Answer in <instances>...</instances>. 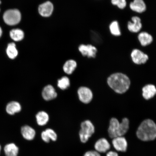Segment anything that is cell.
Segmentation results:
<instances>
[{
	"instance_id": "obj_16",
	"label": "cell",
	"mask_w": 156,
	"mask_h": 156,
	"mask_svg": "<svg viewBox=\"0 0 156 156\" xmlns=\"http://www.w3.org/2000/svg\"><path fill=\"white\" fill-rule=\"evenodd\" d=\"M138 39L140 44L144 47L149 45L153 41V36L146 32L140 33L138 35Z\"/></svg>"
},
{
	"instance_id": "obj_34",
	"label": "cell",
	"mask_w": 156,
	"mask_h": 156,
	"mask_svg": "<svg viewBox=\"0 0 156 156\" xmlns=\"http://www.w3.org/2000/svg\"><path fill=\"white\" fill-rule=\"evenodd\" d=\"M1 1H0V4H1Z\"/></svg>"
},
{
	"instance_id": "obj_2",
	"label": "cell",
	"mask_w": 156,
	"mask_h": 156,
	"mask_svg": "<svg viewBox=\"0 0 156 156\" xmlns=\"http://www.w3.org/2000/svg\"><path fill=\"white\" fill-rule=\"evenodd\" d=\"M139 139L144 141H152L156 138V124L153 121L148 119L140 124L136 132Z\"/></svg>"
},
{
	"instance_id": "obj_13",
	"label": "cell",
	"mask_w": 156,
	"mask_h": 156,
	"mask_svg": "<svg viewBox=\"0 0 156 156\" xmlns=\"http://www.w3.org/2000/svg\"><path fill=\"white\" fill-rule=\"evenodd\" d=\"M111 145L108 141L105 138H100L95 142L94 148L99 153H106L110 150Z\"/></svg>"
},
{
	"instance_id": "obj_9",
	"label": "cell",
	"mask_w": 156,
	"mask_h": 156,
	"mask_svg": "<svg viewBox=\"0 0 156 156\" xmlns=\"http://www.w3.org/2000/svg\"><path fill=\"white\" fill-rule=\"evenodd\" d=\"M131 57L133 63L138 65L145 64L149 58L147 54L136 48L132 51Z\"/></svg>"
},
{
	"instance_id": "obj_20",
	"label": "cell",
	"mask_w": 156,
	"mask_h": 156,
	"mask_svg": "<svg viewBox=\"0 0 156 156\" xmlns=\"http://www.w3.org/2000/svg\"><path fill=\"white\" fill-rule=\"evenodd\" d=\"M21 110L20 104L16 101H12L9 103L6 108L7 113L10 115H13L15 113H18L20 112Z\"/></svg>"
},
{
	"instance_id": "obj_7",
	"label": "cell",
	"mask_w": 156,
	"mask_h": 156,
	"mask_svg": "<svg viewBox=\"0 0 156 156\" xmlns=\"http://www.w3.org/2000/svg\"><path fill=\"white\" fill-rule=\"evenodd\" d=\"M78 49L82 55L88 58H95L98 51L97 48L91 44H81Z\"/></svg>"
},
{
	"instance_id": "obj_3",
	"label": "cell",
	"mask_w": 156,
	"mask_h": 156,
	"mask_svg": "<svg viewBox=\"0 0 156 156\" xmlns=\"http://www.w3.org/2000/svg\"><path fill=\"white\" fill-rule=\"evenodd\" d=\"M129 121L128 119L124 118L122 122H120L115 118L111 119L108 131L111 138H114L117 136H122L128 132L129 129Z\"/></svg>"
},
{
	"instance_id": "obj_28",
	"label": "cell",
	"mask_w": 156,
	"mask_h": 156,
	"mask_svg": "<svg viewBox=\"0 0 156 156\" xmlns=\"http://www.w3.org/2000/svg\"><path fill=\"white\" fill-rule=\"evenodd\" d=\"M51 141H56L58 139V135L53 129L48 128L45 130Z\"/></svg>"
},
{
	"instance_id": "obj_25",
	"label": "cell",
	"mask_w": 156,
	"mask_h": 156,
	"mask_svg": "<svg viewBox=\"0 0 156 156\" xmlns=\"http://www.w3.org/2000/svg\"><path fill=\"white\" fill-rule=\"evenodd\" d=\"M70 83L69 78L67 76H63L58 80L57 86L60 89L65 90L69 87Z\"/></svg>"
},
{
	"instance_id": "obj_33",
	"label": "cell",
	"mask_w": 156,
	"mask_h": 156,
	"mask_svg": "<svg viewBox=\"0 0 156 156\" xmlns=\"http://www.w3.org/2000/svg\"><path fill=\"white\" fill-rule=\"evenodd\" d=\"M1 145H0V153H1Z\"/></svg>"
},
{
	"instance_id": "obj_8",
	"label": "cell",
	"mask_w": 156,
	"mask_h": 156,
	"mask_svg": "<svg viewBox=\"0 0 156 156\" xmlns=\"http://www.w3.org/2000/svg\"><path fill=\"white\" fill-rule=\"evenodd\" d=\"M38 10L41 16L44 17H50L53 12L54 5L51 2H45L39 5Z\"/></svg>"
},
{
	"instance_id": "obj_17",
	"label": "cell",
	"mask_w": 156,
	"mask_h": 156,
	"mask_svg": "<svg viewBox=\"0 0 156 156\" xmlns=\"http://www.w3.org/2000/svg\"><path fill=\"white\" fill-rule=\"evenodd\" d=\"M142 96L146 100H149L155 96L156 94V88L154 85L148 84L142 88Z\"/></svg>"
},
{
	"instance_id": "obj_27",
	"label": "cell",
	"mask_w": 156,
	"mask_h": 156,
	"mask_svg": "<svg viewBox=\"0 0 156 156\" xmlns=\"http://www.w3.org/2000/svg\"><path fill=\"white\" fill-rule=\"evenodd\" d=\"M111 3L120 9H124L126 6V0H111Z\"/></svg>"
},
{
	"instance_id": "obj_10",
	"label": "cell",
	"mask_w": 156,
	"mask_h": 156,
	"mask_svg": "<svg viewBox=\"0 0 156 156\" xmlns=\"http://www.w3.org/2000/svg\"><path fill=\"white\" fill-rule=\"evenodd\" d=\"M131 20L128 23V30L133 33L139 32L142 27L141 19L139 17L134 16L132 17Z\"/></svg>"
},
{
	"instance_id": "obj_1",
	"label": "cell",
	"mask_w": 156,
	"mask_h": 156,
	"mask_svg": "<svg viewBox=\"0 0 156 156\" xmlns=\"http://www.w3.org/2000/svg\"><path fill=\"white\" fill-rule=\"evenodd\" d=\"M107 82L109 86L115 92L121 94L126 92L130 85L129 78L121 73L112 74L108 77Z\"/></svg>"
},
{
	"instance_id": "obj_31",
	"label": "cell",
	"mask_w": 156,
	"mask_h": 156,
	"mask_svg": "<svg viewBox=\"0 0 156 156\" xmlns=\"http://www.w3.org/2000/svg\"><path fill=\"white\" fill-rule=\"evenodd\" d=\"M106 156H119V155L116 152L110 151L107 154Z\"/></svg>"
},
{
	"instance_id": "obj_19",
	"label": "cell",
	"mask_w": 156,
	"mask_h": 156,
	"mask_svg": "<svg viewBox=\"0 0 156 156\" xmlns=\"http://www.w3.org/2000/svg\"><path fill=\"white\" fill-rule=\"evenodd\" d=\"M77 63L75 60L69 59L66 61L63 66V70L67 75H71L77 67Z\"/></svg>"
},
{
	"instance_id": "obj_29",
	"label": "cell",
	"mask_w": 156,
	"mask_h": 156,
	"mask_svg": "<svg viewBox=\"0 0 156 156\" xmlns=\"http://www.w3.org/2000/svg\"><path fill=\"white\" fill-rule=\"evenodd\" d=\"M41 138L43 141L45 142V143H49L51 141L50 138H49L45 130L41 133Z\"/></svg>"
},
{
	"instance_id": "obj_6",
	"label": "cell",
	"mask_w": 156,
	"mask_h": 156,
	"mask_svg": "<svg viewBox=\"0 0 156 156\" xmlns=\"http://www.w3.org/2000/svg\"><path fill=\"white\" fill-rule=\"evenodd\" d=\"M77 94L80 101L84 104L90 103L93 98L92 91L89 87H81L78 89Z\"/></svg>"
},
{
	"instance_id": "obj_32",
	"label": "cell",
	"mask_w": 156,
	"mask_h": 156,
	"mask_svg": "<svg viewBox=\"0 0 156 156\" xmlns=\"http://www.w3.org/2000/svg\"><path fill=\"white\" fill-rule=\"evenodd\" d=\"M2 29L0 27V37L2 36Z\"/></svg>"
},
{
	"instance_id": "obj_26",
	"label": "cell",
	"mask_w": 156,
	"mask_h": 156,
	"mask_svg": "<svg viewBox=\"0 0 156 156\" xmlns=\"http://www.w3.org/2000/svg\"><path fill=\"white\" fill-rule=\"evenodd\" d=\"M91 38L94 43L97 44H99L102 43V39L101 36L98 33L93 32L91 33Z\"/></svg>"
},
{
	"instance_id": "obj_21",
	"label": "cell",
	"mask_w": 156,
	"mask_h": 156,
	"mask_svg": "<svg viewBox=\"0 0 156 156\" xmlns=\"http://www.w3.org/2000/svg\"><path fill=\"white\" fill-rule=\"evenodd\" d=\"M19 149L15 144L11 143L6 145L4 147V151L6 156H17Z\"/></svg>"
},
{
	"instance_id": "obj_24",
	"label": "cell",
	"mask_w": 156,
	"mask_h": 156,
	"mask_svg": "<svg viewBox=\"0 0 156 156\" xmlns=\"http://www.w3.org/2000/svg\"><path fill=\"white\" fill-rule=\"evenodd\" d=\"M6 52L8 57L11 59H14L18 55V52L14 43H11L8 45Z\"/></svg>"
},
{
	"instance_id": "obj_30",
	"label": "cell",
	"mask_w": 156,
	"mask_h": 156,
	"mask_svg": "<svg viewBox=\"0 0 156 156\" xmlns=\"http://www.w3.org/2000/svg\"><path fill=\"white\" fill-rule=\"evenodd\" d=\"M83 156H101L100 154L95 151H87Z\"/></svg>"
},
{
	"instance_id": "obj_4",
	"label": "cell",
	"mask_w": 156,
	"mask_h": 156,
	"mask_svg": "<svg viewBox=\"0 0 156 156\" xmlns=\"http://www.w3.org/2000/svg\"><path fill=\"white\" fill-rule=\"evenodd\" d=\"M95 127L90 120H86L82 122L79 132L80 140L82 143H87L95 132Z\"/></svg>"
},
{
	"instance_id": "obj_5",
	"label": "cell",
	"mask_w": 156,
	"mask_h": 156,
	"mask_svg": "<svg viewBox=\"0 0 156 156\" xmlns=\"http://www.w3.org/2000/svg\"><path fill=\"white\" fill-rule=\"evenodd\" d=\"M3 17L6 24L9 25H14L20 22L21 15L18 9H9L5 12Z\"/></svg>"
},
{
	"instance_id": "obj_23",
	"label": "cell",
	"mask_w": 156,
	"mask_h": 156,
	"mask_svg": "<svg viewBox=\"0 0 156 156\" xmlns=\"http://www.w3.org/2000/svg\"><path fill=\"white\" fill-rule=\"evenodd\" d=\"M10 36L15 41H20L24 38V32L20 29H14L10 32Z\"/></svg>"
},
{
	"instance_id": "obj_15",
	"label": "cell",
	"mask_w": 156,
	"mask_h": 156,
	"mask_svg": "<svg viewBox=\"0 0 156 156\" xmlns=\"http://www.w3.org/2000/svg\"><path fill=\"white\" fill-rule=\"evenodd\" d=\"M21 134L25 140L32 141L36 136V132L34 128L29 126H24L21 128Z\"/></svg>"
},
{
	"instance_id": "obj_18",
	"label": "cell",
	"mask_w": 156,
	"mask_h": 156,
	"mask_svg": "<svg viewBox=\"0 0 156 156\" xmlns=\"http://www.w3.org/2000/svg\"><path fill=\"white\" fill-rule=\"evenodd\" d=\"M36 122L38 125L43 126L46 125L49 120L48 114L44 111H40L36 116Z\"/></svg>"
},
{
	"instance_id": "obj_14",
	"label": "cell",
	"mask_w": 156,
	"mask_h": 156,
	"mask_svg": "<svg viewBox=\"0 0 156 156\" xmlns=\"http://www.w3.org/2000/svg\"><path fill=\"white\" fill-rule=\"evenodd\" d=\"M129 7L132 11L138 13L145 12L146 5L144 0H133L129 4Z\"/></svg>"
},
{
	"instance_id": "obj_22",
	"label": "cell",
	"mask_w": 156,
	"mask_h": 156,
	"mask_svg": "<svg viewBox=\"0 0 156 156\" xmlns=\"http://www.w3.org/2000/svg\"><path fill=\"white\" fill-rule=\"evenodd\" d=\"M111 34L115 37L120 36L121 35L119 24L118 21L114 20L110 23L109 26Z\"/></svg>"
},
{
	"instance_id": "obj_11",
	"label": "cell",
	"mask_w": 156,
	"mask_h": 156,
	"mask_svg": "<svg viewBox=\"0 0 156 156\" xmlns=\"http://www.w3.org/2000/svg\"><path fill=\"white\" fill-rule=\"evenodd\" d=\"M58 95L55 89L51 85L46 86L42 91V96L45 101H50L55 99Z\"/></svg>"
},
{
	"instance_id": "obj_12",
	"label": "cell",
	"mask_w": 156,
	"mask_h": 156,
	"mask_svg": "<svg viewBox=\"0 0 156 156\" xmlns=\"http://www.w3.org/2000/svg\"><path fill=\"white\" fill-rule=\"evenodd\" d=\"M112 144L117 151L125 152L128 147V143L126 138L123 136H117L113 138Z\"/></svg>"
}]
</instances>
